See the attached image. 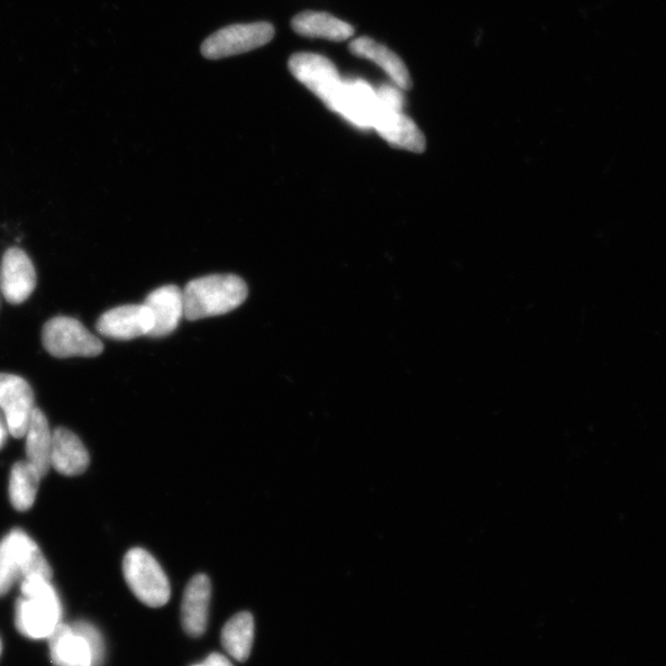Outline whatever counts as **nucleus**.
Here are the masks:
<instances>
[{
  "label": "nucleus",
  "mask_w": 666,
  "mask_h": 666,
  "mask_svg": "<svg viewBox=\"0 0 666 666\" xmlns=\"http://www.w3.org/2000/svg\"><path fill=\"white\" fill-rule=\"evenodd\" d=\"M23 596L15 607L17 631L32 640H45L61 624L62 606L51 580L32 575L21 581Z\"/></svg>",
  "instance_id": "f257e3e1"
},
{
  "label": "nucleus",
  "mask_w": 666,
  "mask_h": 666,
  "mask_svg": "<svg viewBox=\"0 0 666 666\" xmlns=\"http://www.w3.org/2000/svg\"><path fill=\"white\" fill-rule=\"evenodd\" d=\"M246 282L233 275H215L190 281L184 291L185 316L196 322L231 313L248 299Z\"/></svg>",
  "instance_id": "f03ea898"
},
{
  "label": "nucleus",
  "mask_w": 666,
  "mask_h": 666,
  "mask_svg": "<svg viewBox=\"0 0 666 666\" xmlns=\"http://www.w3.org/2000/svg\"><path fill=\"white\" fill-rule=\"evenodd\" d=\"M32 575L51 580L52 569L33 538L22 529H13L0 542V598L7 595L17 580Z\"/></svg>",
  "instance_id": "7ed1b4c3"
},
{
  "label": "nucleus",
  "mask_w": 666,
  "mask_h": 666,
  "mask_svg": "<svg viewBox=\"0 0 666 666\" xmlns=\"http://www.w3.org/2000/svg\"><path fill=\"white\" fill-rule=\"evenodd\" d=\"M48 640L54 666H99L104 661L103 637L88 623H61Z\"/></svg>",
  "instance_id": "20e7f679"
},
{
  "label": "nucleus",
  "mask_w": 666,
  "mask_h": 666,
  "mask_svg": "<svg viewBox=\"0 0 666 666\" xmlns=\"http://www.w3.org/2000/svg\"><path fill=\"white\" fill-rule=\"evenodd\" d=\"M127 587L142 604L158 608L171 599V587L166 573L151 553L142 549H133L126 553L123 562Z\"/></svg>",
  "instance_id": "39448f33"
},
{
  "label": "nucleus",
  "mask_w": 666,
  "mask_h": 666,
  "mask_svg": "<svg viewBox=\"0 0 666 666\" xmlns=\"http://www.w3.org/2000/svg\"><path fill=\"white\" fill-rule=\"evenodd\" d=\"M42 343L53 357H97L104 351L103 342L90 334L76 318L58 316L45 324Z\"/></svg>",
  "instance_id": "423d86ee"
},
{
  "label": "nucleus",
  "mask_w": 666,
  "mask_h": 666,
  "mask_svg": "<svg viewBox=\"0 0 666 666\" xmlns=\"http://www.w3.org/2000/svg\"><path fill=\"white\" fill-rule=\"evenodd\" d=\"M291 75L300 84L323 100L325 105L335 111L342 92L344 79L341 78L334 63L321 54L299 52L288 63Z\"/></svg>",
  "instance_id": "0eeeda50"
},
{
  "label": "nucleus",
  "mask_w": 666,
  "mask_h": 666,
  "mask_svg": "<svg viewBox=\"0 0 666 666\" xmlns=\"http://www.w3.org/2000/svg\"><path fill=\"white\" fill-rule=\"evenodd\" d=\"M275 38V26L269 23L237 24L217 30L202 45L209 60H222L259 49Z\"/></svg>",
  "instance_id": "6e6552de"
},
{
  "label": "nucleus",
  "mask_w": 666,
  "mask_h": 666,
  "mask_svg": "<svg viewBox=\"0 0 666 666\" xmlns=\"http://www.w3.org/2000/svg\"><path fill=\"white\" fill-rule=\"evenodd\" d=\"M34 410L35 397L29 382L15 374L0 373V412L11 436L25 437Z\"/></svg>",
  "instance_id": "1a4fd4ad"
},
{
  "label": "nucleus",
  "mask_w": 666,
  "mask_h": 666,
  "mask_svg": "<svg viewBox=\"0 0 666 666\" xmlns=\"http://www.w3.org/2000/svg\"><path fill=\"white\" fill-rule=\"evenodd\" d=\"M379 111L377 90L362 79H345L335 113L360 129H373Z\"/></svg>",
  "instance_id": "9d476101"
},
{
  "label": "nucleus",
  "mask_w": 666,
  "mask_h": 666,
  "mask_svg": "<svg viewBox=\"0 0 666 666\" xmlns=\"http://www.w3.org/2000/svg\"><path fill=\"white\" fill-rule=\"evenodd\" d=\"M35 287L36 272L29 255L21 249H9L0 264V290L8 303H24Z\"/></svg>",
  "instance_id": "9b49d317"
},
{
  "label": "nucleus",
  "mask_w": 666,
  "mask_h": 666,
  "mask_svg": "<svg viewBox=\"0 0 666 666\" xmlns=\"http://www.w3.org/2000/svg\"><path fill=\"white\" fill-rule=\"evenodd\" d=\"M97 330L108 339L130 341L150 336L152 317L144 304L118 306L100 316Z\"/></svg>",
  "instance_id": "f8f14e48"
},
{
  "label": "nucleus",
  "mask_w": 666,
  "mask_h": 666,
  "mask_svg": "<svg viewBox=\"0 0 666 666\" xmlns=\"http://www.w3.org/2000/svg\"><path fill=\"white\" fill-rule=\"evenodd\" d=\"M143 304L152 317L151 337L171 335L185 316L184 291L176 286H164L152 291Z\"/></svg>",
  "instance_id": "ddd939ff"
},
{
  "label": "nucleus",
  "mask_w": 666,
  "mask_h": 666,
  "mask_svg": "<svg viewBox=\"0 0 666 666\" xmlns=\"http://www.w3.org/2000/svg\"><path fill=\"white\" fill-rule=\"evenodd\" d=\"M373 129L377 130L382 139L400 149L423 152L426 148L425 136L412 118L403 112L394 111V109H388L379 104V112Z\"/></svg>",
  "instance_id": "4468645a"
},
{
  "label": "nucleus",
  "mask_w": 666,
  "mask_h": 666,
  "mask_svg": "<svg viewBox=\"0 0 666 666\" xmlns=\"http://www.w3.org/2000/svg\"><path fill=\"white\" fill-rule=\"evenodd\" d=\"M89 453L79 437L65 427L52 431L51 468L65 477H77L89 467Z\"/></svg>",
  "instance_id": "2eb2a0df"
},
{
  "label": "nucleus",
  "mask_w": 666,
  "mask_h": 666,
  "mask_svg": "<svg viewBox=\"0 0 666 666\" xmlns=\"http://www.w3.org/2000/svg\"><path fill=\"white\" fill-rule=\"evenodd\" d=\"M212 582L204 574L196 575L185 590L181 601V625L190 637L203 636L208 625Z\"/></svg>",
  "instance_id": "dca6fc26"
},
{
  "label": "nucleus",
  "mask_w": 666,
  "mask_h": 666,
  "mask_svg": "<svg viewBox=\"0 0 666 666\" xmlns=\"http://www.w3.org/2000/svg\"><path fill=\"white\" fill-rule=\"evenodd\" d=\"M350 51L354 56L376 63L400 89L412 88V77H410L405 63L385 45L370 38H359L350 43Z\"/></svg>",
  "instance_id": "f3484780"
},
{
  "label": "nucleus",
  "mask_w": 666,
  "mask_h": 666,
  "mask_svg": "<svg viewBox=\"0 0 666 666\" xmlns=\"http://www.w3.org/2000/svg\"><path fill=\"white\" fill-rule=\"evenodd\" d=\"M26 461L39 470L42 478L51 468L52 431L47 416L35 407L25 433Z\"/></svg>",
  "instance_id": "a211bd4d"
},
{
  "label": "nucleus",
  "mask_w": 666,
  "mask_h": 666,
  "mask_svg": "<svg viewBox=\"0 0 666 666\" xmlns=\"http://www.w3.org/2000/svg\"><path fill=\"white\" fill-rule=\"evenodd\" d=\"M293 30L305 38H321L331 41H344L352 38L353 26L322 12H304L291 21Z\"/></svg>",
  "instance_id": "6ab92c4d"
},
{
  "label": "nucleus",
  "mask_w": 666,
  "mask_h": 666,
  "mask_svg": "<svg viewBox=\"0 0 666 666\" xmlns=\"http://www.w3.org/2000/svg\"><path fill=\"white\" fill-rule=\"evenodd\" d=\"M41 474L29 462H16L9 478V499L16 511L25 513L35 503L40 488Z\"/></svg>",
  "instance_id": "aec40b11"
},
{
  "label": "nucleus",
  "mask_w": 666,
  "mask_h": 666,
  "mask_svg": "<svg viewBox=\"0 0 666 666\" xmlns=\"http://www.w3.org/2000/svg\"><path fill=\"white\" fill-rule=\"evenodd\" d=\"M254 638V620L250 613L235 615L225 625L222 633L224 650L234 659L246 662L250 658Z\"/></svg>",
  "instance_id": "412c9836"
},
{
  "label": "nucleus",
  "mask_w": 666,
  "mask_h": 666,
  "mask_svg": "<svg viewBox=\"0 0 666 666\" xmlns=\"http://www.w3.org/2000/svg\"><path fill=\"white\" fill-rule=\"evenodd\" d=\"M376 90L378 96V102L381 106L403 112L405 100L399 87L382 85Z\"/></svg>",
  "instance_id": "4be33fe9"
},
{
  "label": "nucleus",
  "mask_w": 666,
  "mask_h": 666,
  "mask_svg": "<svg viewBox=\"0 0 666 666\" xmlns=\"http://www.w3.org/2000/svg\"><path fill=\"white\" fill-rule=\"evenodd\" d=\"M193 666H234V665L231 664L229 659L226 658V656L218 654V653H213V654H210L203 663H200Z\"/></svg>",
  "instance_id": "5701e85b"
},
{
  "label": "nucleus",
  "mask_w": 666,
  "mask_h": 666,
  "mask_svg": "<svg viewBox=\"0 0 666 666\" xmlns=\"http://www.w3.org/2000/svg\"><path fill=\"white\" fill-rule=\"evenodd\" d=\"M9 435L11 433H9V428L5 422V417L3 413L0 412V450L3 449Z\"/></svg>",
  "instance_id": "b1692460"
},
{
  "label": "nucleus",
  "mask_w": 666,
  "mask_h": 666,
  "mask_svg": "<svg viewBox=\"0 0 666 666\" xmlns=\"http://www.w3.org/2000/svg\"><path fill=\"white\" fill-rule=\"evenodd\" d=\"M0 653H2V642H0Z\"/></svg>",
  "instance_id": "393cba45"
}]
</instances>
